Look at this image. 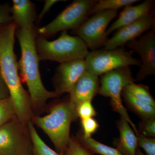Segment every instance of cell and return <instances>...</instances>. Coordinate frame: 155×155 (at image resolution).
<instances>
[{
	"label": "cell",
	"mask_w": 155,
	"mask_h": 155,
	"mask_svg": "<svg viewBox=\"0 0 155 155\" xmlns=\"http://www.w3.org/2000/svg\"><path fill=\"white\" fill-rule=\"evenodd\" d=\"M84 146L92 152L101 155H124L117 149L104 144L90 137L82 138Z\"/></svg>",
	"instance_id": "obj_21"
},
{
	"label": "cell",
	"mask_w": 155,
	"mask_h": 155,
	"mask_svg": "<svg viewBox=\"0 0 155 155\" xmlns=\"http://www.w3.org/2000/svg\"><path fill=\"white\" fill-rule=\"evenodd\" d=\"M77 116L81 119L92 118L96 116V112L91 104V101L81 103L76 107Z\"/></svg>",
	"instance_id": "obj_24"
},
{
	"label": "cell",
	"mask_w": 155,
	"mask_h": 155,
	"mask_svg": "<svg viewBox=\"0 0 155 155\" xmlns=\"http://www.w3.org/2000/svg\"><path fill=\"white\" fill-rule=\"evenodd\" d=\"M139 2L137 0H99L92 7L89 15L107 10H117L122 7Z\"/></svg>",
	"instance_id": "obj_20"
},
{
	"label": "cell",
	"mask_w": 155,
	"mask_h": 155,
	"mask_svg": "<svg viewBox=\"0 0 155 155\" xmlns=\"http://www.w3.org/2000/svg\"><path fill=\"white\" fill-rule=\"evenodd\" d=\"M122 91L130 94L137 99L155 107V100L146 85L132 82L126 85Z\"/></svg>",
	"instance_id": "obj_19"
},
{
	"label": "cell",
	"mask_w": 155,
	"mask_h": 155,
	"mask_svg": "<svg viewBox=\"0 0 155 155\" xmlns=\"http://www.w3.org/2000/svg\"><path fill=\"white\" fill-rule=\"evenodd\" d=\"M126 47L138 54L141 65L136 76L142 80L149 75L155 74V30L151 29L138 39L134 40L125 45Z\"/></svg>",
	"instance_id": "obj_10"
},
{
	"label": "cell",
	"mask_w": 155,
	"mask_h": 155,
	"mask_svg": "<svg viewBox=\"0 0 155 155\" xmlns=\"http://www.w3.org/2000/svg\"><path fill=\"white\" fill-rule=\"evenodd\" d=\"M142 130L145 135L154 137L155 136V119H144L142 125Z\"/></svg>",
	"instance_id": "obj_28"
},
{
	"label": "cell",
	"mask_w": 155,
	"mask_h": 155,
	"mask_svg": "<svg viewBox=\"0 0 155 155\" xmlns=\"http://www.w3.org/2000/svg\"><path fill=\"white\" fill-rule=\"evenodd\" d=\"M16 115V107L11 97L0 99V127Z\"/></svg>",
	"instance_id": "obj_22"
},
{
	"label": "cell",
	"mask_w": 155,
	"mask_h": 155,
	"mask_svg": "<svg viewBox=\"0 0 155 155\" xmlns=\"http://www.w3.org/2000/svg\"><path fill=\"white\" fill-rule=\"evenodd\" d=\"M12 21L11 6L8 4L0 5V25L8 24Z\"/></svg>",
	"instance_id": "obj_27"
},
{
	"label": "cell",
	"mask_w": 155,
	"mask_h": 155,
	"mask_svg": "<svg viewBox=\"0 0 155 155\" xmlns=\"http://www.w3.org/2000/svg\"><path fill=\"white\" fill-rule=\"evenodd\" d=\"M9 96L8 90L0 73V99Z\"/></svg>",
	"instance_id": "obj_30"
},
{
	"label": "cell",
	"mask_w": 155,
	"mask_h": 155,
	"mask_svg": "<svg viewBox=\"0 0 155 155\" xmlns=\"http://www.w3.org/2000/svg\"><path fill=\"white\" fill-rule=\"evenodd\" d=\"M85 61L87 72L97 76L121 67L141 65L140 60L133 58L124 49L119 48L92 51Z\"/></svg>",
	"instance_id": "obj_7"
},
{
	"label": "cell",
	"mask_w": 155,
	"mask_h": 155,
	"mask_svg": "<svg viewBox=\"0 0 155 155\" xmlns=\"http://www.w3.org/2000/svg\"><path fill=\"white\" fill-rule=\"evenodd\" d=\"M11 7L13 21L19 28L32 30L36 19V11L34 4L29 0H14Z\"/></svg>",
	"instance_id": "obj_15"
},
{
	"label": "cell",
	"mask_w": 155,
	"mask_h": 155,
	"mask_svg": "<svg viewBox=\"0 0 155 155\" xmlns=\"http://www.w3.org/2000/svg\"><path fill=\"white\" fill-rule=\"evenodd\" d=\"M0 155H33L28 124L17 115L0 127Z\"/></svg>",
	"instance_id": "obj_6"
},
{
	"label": "cell",
	"mask_w": 155,
	"mask_h": 155,
	"mask_svg": "<svg viewBox=\"0 0 155 155\" xmlns=\"http://www.w3.org/2000/svg\"><path fill=\"white\" fill-rule=\"evenodd\" d=\"M61 2L59 0H46L45 1V4L44 5L42 10L39 14L37 20V23L39 24L40 22L41 21L44 17L45 16L47 13L49 11L50 9L56 3L58 2Z\"/></svg>",
	"instance_id": "obj_29"
},
{
	"label": "cell",
	"mask_w": 155,
	"mask_h": 155,
	"mask_svg": "<svg viewBox=\"0 0 155 155\" xmlns=\"http://www.w3.org/2000/svg\"><path fill=\"white\" fill-rule=\"evenodd\" d=\"M117 10H107L93 14L77 29L73 30L92 51L104 46L108 40L106 34L109 23L116 17Z\"/></svg>",
	"instance_id": "obj_9"
},
{
	"label": "cell",
	"mask_w": 155,
	"mask_h": 155,
	"mask_svg": "<svg viewBox=\"0 0 155 155\" xmlns=\"http://www.w3.org/2000/svg\"><path fill=\"white\" fill-rule=\"evenodd\" d=\"M136 155H146L144 154L138 148H137V150L136 153Z\"/></svg>",
	"instance_id": "obj_31"
},
{
	"label": "cell",
	"mask_w": 155,
	"mask_h": 155,
	"mask_svg": "<svg viewBox=\"0 0 155 155\" xmlns=\"http://www.w3.org/2000/svg\"><path fill=\"white\" fill-rule=\"evenodd\" d=\"M154 3L153 1L146 0L137 5H132L126 6L119 14V18L107 28L106 34L108 36L114 31L152 14L153 13Z\"/></svg>",
	"instance_id": "obj_14"
},
{
	"label": "cell",
	"mask_w": 155,
	"mask_h": 155,
	"mask_svg": "<svg viewBox=\"0 0 155 155\" xmlns=\"http://www.w3.org/2000/svg\"><path fill=\"white\" fill-rule=\"evenodd\" d=\"M17 27L13 21L0 25V73L15 105L17 117L28 124L34 115L28 92L19 77L14 52Z\"/></svg>",
	"instance_id": "obj_1"
},
{
	"label": "cell",
	"mask_w": 155,
	"mask_h": 155,
	"mask_svg": "<svg viewBox=\"0 0 155 155\" xmlns=\"http://www.w3.org/2000/svg\"><path fill=\"white\" fill-rule=\"evenodd\" d=\"M77 117L76 108L68 100L54 105L48 115H33L30 121L48 135L56 151L64 155L70 138L71 122Z\"/></svg>",
	"instance_id": "obj_3"
},
{
	"label": "cell",
	"mask_w": 155,
	"mask_h": 155,
	"mask_svg": "<svg viewBox=\"0 0 155 155\" xmlns=\"http://www.w3.org/2000/svg\"><path fill=\"white\" fill-rule=\"evenodd\" d=\"M122 95L130 108L144 119H155L154 107L141 101L127 93L122 91Z\"/></svg>",
	"instance_id": "obj_17"
},
{
	"label": "cell",
	"mask_w": 155,
	"mask_h": 155,
	"mask_svg": "<svg viewBox=\"0 0 155 155\" xmlns=\"http://www.w3.org/2000/svg\"><path fill=\"white\" fill-rule=\"evenodd\" d=\"M98 77L86 71L77 81L69 93V101L75 108L81 103L91 101L98 91Z\"/></svg>",
	"instance_id": "obj_13"
},
{
	"label": "cell",
	"mask_w": 155,
	"mask_h": 155,
	"mask_svg": "<svg viewBox=\"0 0 155 155\" xmlns=\"http://www.w3.org/2000/svg\"></svg>",
	"instance_id": "obj_32"
},
{
	"label": "cell",
	"mask_w": 155,
	"mask_h": 155,
	"mask_svg": "<svg viewBox=\"0 0 155 155\" xmlns=\"http://www.w3.org/2000/svg\"><path fill=\"white\" fill-rule=\"evenodd\" d=\"M120 138L117 149L124 155H136L137 149V136L126 119L121 117L118 123Z\"/></svg>",
	"instance_id": "obj_16"
},
{
	"label": "cell",
	"mask_w": 155,
	"mask_h": 155,
	"mask_svg": "<svg viewBox=\"0 0 155 155\" xmlns=\"http://www.w3.org/2000/svg\"><path fill=\"white\" fill-rule=\"evenodd\" d=\"M28 127L32 140L34 155H64L52 149L43 141L31 121L28 123Z\"/></svg>",
	"instance_id": "obj_18"
},
{
	"label": "cell",
	"mask_w": 155,
	"mask_h": 155,
	"mask_svg": "<svg viewBox=\"0 0 155 155\" xmlns=\"http://www.w3.org/2000/svg\"><path fill=\"white\" fill-rule=\"evenodd\" d=\"M101 76V85L98 93L104 96L110 98L111 104L114 110L127 120L133 127L137 135H138V130L130 119L126 108L123 106L121 97L124 87L135 81L130 67H121L114 69Z\"/></svg>",
	"instance_id": "obj_5"
},
{
	"label": "cell",
	"mask_w": 155,
	"mask_h": 155,
	"mask_svg": "<svg viewBox=\"0 0 155 155\" xmlns=\"http://www.w3.org/2000/svg\"><path fill=\"white\" fill-rule=\"evenodd\" d=\"M64 155H91L74 137H70Z\"/></svg>",
	"instance_id": "obj_23"
},
{
	"label": "cell",
	"mask_w": 155,
	"mask_h": 155,
	"mask_svg": "<svg viewBox=\"0 0 155 155\" xmlns=\"http://www.w3.org/2000/svg\"><path fill=\"white\" fill-rule=\"evenodd\" d=\"M155 25L153 13L142 17L135 22L118 29L112 38L108 39L104 46V48L114 49L125 45L140 36L147 31L154 28Z\"/></svg>",
	"instance_id": "obj_12"
},
{
	"label": "cell",
	"mask_w": 155,
	"mask_h": 155,
	"mask_svg": "<svg viewBox=\"0 0 155 155\" xmlns=\"http://www.w3.org/2000/svg\"><path fill=\"white\" fill-rule=\"evenodd\" d=\"M86 71L85 59H78L60 64L53 78L54 91L59 97L64 94H69Z\"/></svg>",
	"instance_id": "obj_11"
},
{
	"label": "cell",
	"mask_w": 155,
	"mask_h": 155,
	"mask_svg": "<svg viewBox=\"0 0 155 155\" xmlns=\"http://www.w3.org/2000/svg\"><path fill=\"white\" fill-rule=\"evenodd\" d=\"M137 146L142 148L147 155H155V140L144 136L137 135Z\"/></svg>",
	"instance_id": "obj_25"
},
{
	"label": "cell",
	"mask_w": 155,
	"mask_h": 155,
	"mask_svg": "<svg viewBox=\"0 0 155 155\" xmlns=\"http://www.w3.org/2000/svg\"><path fill=\"white\" fill-rule=\"evenodd\" d=\"M96 2L94 0L73 1L52 21L38 28L36 33L45 38L59 31L75 30L87 19L91 9Z\"/></svg>",
	"instance_id": "obj_8"
},
{
	"label": "cell",
	"mask_w": 155,
	"mask_h": 155,
	"mask_svg": "<svg viewBox=\"0 0 155 155\" xmlns=\"http://www.w3.org/2000/svg\"><path fill=\"white\" fill-rule=\"evenodd\" d=\"M35 48L40 61H56L60 64L78 59H85L89 52L88 48L81 39L71 36L67 31L52 41L36 35Z\"/></svg>",
	"instance_id": "obj_4"
},
{
	"label": "cell",
	"mask_w": 155,
	"mask_h": 155,
	"mask_svg": "<svg viewBox=\"0 0 155 155\" xmlns=\"http://www.w3.org/2000/svg\"><path fill=\"white\" fill-rule=\"evenodd\" d=\"M81 125L83 129V138L91 137V135L96 131L99 127L97 122L93 118L81 119Z\"/></svg>",
	"instance_id": "obj_26"
},
{
	"label": "cell",
	"mask_w": 155,
	"mask_h": 155,
	"mask_svg": "<svg viewBox=\"0 0 155 155\" xmlns=\"http://www.w3.org/2000/svg\"><path fill=\"white\" fill-rule=\"evenodd\" d=\"M16 34L21 51V58L17 62L18 70L28 87L33 115L40 116L46 110L48 101L59 96L54 91L48 90L42 81L35 45L36 31L35 29L19 28Z\"/></svg>",
	"instance_id": "obj_2"
}]
</instances>
